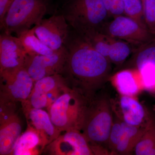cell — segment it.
I'll list each match as a JSON object with an SVG mask.
<instances>
[{"mask_svg":"<svg viewBox=\"0 0 155 155\" xmlns=\"http://www.w3.org/2000/svg\"><path fill=\"white\" fill-rule=\"evenodd\" d=\"M65 46L67 58L63 75L71 87L91 98L108 80L111 62L72 29Z\"/></svg>","mask_w":155,"mask_h":155,"instance_id":"6da1fadb","label":"cell"},{"mask_svg":"<svg viewBox=\"0 0 155 155\" xmlns=\"http://www.w3.org/2000/svg\"><path fill=\"white\" fill-rule=\"evenodd\" d=\"M113 108L106 95L88 99L81 127L83 134L94 154L99 153L104 146H107L113 122Z\"/></svg>","mask_w":155,"mask_h":155,"instance_id":"7a4b0ae2","label":"cell"},{"mask_svg":"<svg viewBox=\"0 0 155 155\" xmlns=\"http://www.w3.org/2000/svg\"><path fill=\"white\" fill-rule=\"evenodd\" d=\"M61 14L78 34L101 31L109 14L102 0H67Z\"/></svg>","mask_w":155,"mask_h":155,"instance_id":"3957f363","label":"cell"},{"mask_svg":"<svg viewBox=\"0 0 155 155\" xmlns=\"http://www.w3.org/2000/svg\"><path fill=\"white\" fill-rule=\"evenodd\" d=\"M87 99L68 86L47 108L51 120L61 132L81 130Z\"/></svg>","mask_w":155,"mask_h":155,"instance_id":"277c9868","label":"cell"},{"mask_svg":"<svg viewBox=\"0 0 155 155\" xmlns=\"http://www.w3.org/2000/svg\"><path fill=\"white\" fill-rule=\"evenodd\" d=\"M51 7V0H14L0 21L2 33L19 36L40 22Z\"/></svg>","mask_w":155,"mask_h":155,"instance_id":"5b68a950","label":"cell"},{"mask_svg":"<svg viewBox=\"0 0 155 155\" xmlns=\"http://www.w3.org/2000/svg\"><path fill=\"white\" fill-rule=\"evenodd\" d=\"M101 32L113 38L139 46L155 38V35L147 27L122 15L106 23Z\"/></svg>","mask_w":155,"mask_h":155,"instance_id":"8992f818","label":"cell"},{"mask_svg":"<svg viewBox=\"0 0 155 155\" xmlns=\"http://www.w3.org/2000/svg\"><path fill=\"white\" fill-rule=\"evenodd\" d=\"M67 58L64 46L48 55L26 54L23 67L35 82L47 76L63 74Z\"/></svg>","mask_w":155,"mask_h":155,"instance_id":"52a82bcc","label":"cell"},{"mask_svg":"<svg viewBox=\"0 0 155 155\" xmlns=\"http://www.w3.org/2000/svg\"><path fill=\"white\" fill-rule=\"evenodd\" d=\"M63 74L47 76L35 81L28 99L22 106L36 108H47L69 85Z\"/></svg>","mask_w":155,"mask_h":155,"instance_id":"ba28073f","label":"cell"},{"mask_svg":"<svg viewBox=\"0 0 155 155\" xmlns=\"http://www.w3.org/2000/svg\"><path fill=\"white\" fill-rule=\"evenodd\" d=\"M0 104V155H12L22 134V123L16 112V103Z\"/></svg>","mask_w":155,"mask_h":155,"instance_id":"9c48e42d","label":"cell"},{"mask_svg":"<svg viewBox=\"0 0 155 155\" xmlns=\"http://www.w3.org/2000/svg\"><path fill=\"white\" fill-rule=\"evenodd\" d=\"M32 28L36 36L53 51L65 46L71 28L62 14L43 19Z\"/></svg>","mask_w":155,"mask_h":155,"instance_id":"30bf717a","label":"cell"},{"mask_svg":"<svg viewBox=\"0 0 155 155\" xmlns=\"http://www.w3.org/2000/svg\"><path fill=\"white\" fill-rule=\"evenodd\" d=\"M0 78L1 99L21 103L28 99L35 82L24 67L0 74Z\"/></svg>","mask_w":155,"mask_h":155,"instance_id":"8fae6325","label":"cell"},{"mask_svg":"<svg viewBox=\"0 0 155 155\" xmlns=\"http://www.w3.org/2000/svg\"><path fill=\"white\" fill-rule=\"evenodd\" d=\"M44 151L49 155H94L87 140L81 131L77 130L61 132Z\"/></svg>","mask_w":155,"mask_h":155,"instance_id":"7c38bea8","label":"cell"},{"mask_svg":"<svg viewBox=\"0 0 155 155\" xmlns=\"http://www.w3.org/2000/svg\"><path fill=\"white\" fill-rule=\"evenodd\" d=\"M26 53L19 38L2 33L0 35V74L14 72L24 66Z\"/></svg>","mask_w":155,"mask_h":155,"instance_id":"4fadbf2b","label":"cell"},{"mask_svg":"<svg viewBox=\"0 0 155 155\" xmlns=\"http://www.w3.org/2000/svg\"><path fill=\"white\" fill-rule=\"evenodd\" d=\"M23 113L28 125L33 127L41 134L47 140L48 145L61 134L53 124L48 111L43 109H36L22 106Z\"/></svg>","mask_w":155,"mask_h":155,"instance_id":"5bb4252c","label":"cell"},{"mask_svg":"<svg viewBox=\"0 0 155 155\" xmlns=\"http://www.w3.org/2000/svg\"><path fill=\"white\" fill-rule=\"evenodd\" d=\"M122 121L129 125L145 127L152 117L143 106L133 97L122 95L119 101Z\"/></svg>","mask_w":155,"mask_h":155,"instance_id":"9a60e30c","label":"cell"},{"mask_svg":"<svg viewBox=\"0 0 155 155\" xmlns=\"http://www.w3.org/2000/svg\"><path fill=\"white\" fill-rule=\"evenodd\" d=\"M48 145L47 140L41 133L28 125L19 137L12 155L40 154Z\"/></svg>","mask_w":155,"mask_h":155,"instance_id":"2e32d148","label":"cell"},{"mask_svg":"<svg viewBox=\"0 0 155 155\" xmlns=\"http://www.w3.org/2000/svg\"><path fill=\"white\" fill-rule=\"evenodd\" d=\"M112 81L122 95L134 96L143 87L139 71L136 69L119 71L114 75Z\"/></svg>","mask_w":155,"mask_h":155,"instance_id":"e0dca14e","label":"cell"},{"mask_svg":"<svg viewBox=\"0 0 155 155\" xmlns=\"http://www.w3.org/2000/svg\"><path fill=\"white\" fill-rule=\"evenodd\" d=\"M123 129L122 138L113 153L115 154H129L134 150L145 127L129 125L121 120Z\"/></svg>","mask_w":155,"mask_h":155,"instance_id":"ac0fdd59","label":"cell"},{"mask_svg":"<svg viewBox=\"0 0 155 155\" xmlns=\"http://www.w3.org/2000/svg\"><path fill=\"white\" fill-rule=\"evenodd\" d=\"M17 37L26 54L48 55L55 51L38 38L35 33L33 28L23 31Z\"/></svg>","mask_w":155,"mask_h":155,"instance_id":"d6986e66","label":"cell"},{"mask_svg":"<svg viewBox=\"0 0 155 155\" xmlns=\"http://www.w3.org/2000/svg\"><path fill=\"white\" fill-rule=\"evenodd\" d=\"M134 150L137 155H155V121L153 118H152L147 125Z\"/></svg>","mask_w":155,"mask_h":155,"instance_id":"ffe728a7","label":"cell"},{"mask_svg":"<svg viewBox=\"0 0 155 155\" xmlns=\"http://www.w3.org/2000/svg\"><path fill=\"white\" fill-rule=\"evenodd\" d=\"M132 61L134 69L138 71L147 64H155V38L139 47Z\"/></svg>","mask_w":155,"mask_h":155,"instance_id":"44dd1931","label":"cell"},{"mask_svg":"<svg viewBox=\"0 0 155 155\" xmlns=\"http://www.w3.org/2000/svg\"><path fill=\"white\" fill-rule=\"evenodd\" d=\"M129 44L124 41L113 38L108 57L111 64L119 65L124 63L131 53Z\"/></svg>","mask_w":155,"mask_h":155,"instance_id":"7402d4cb","label":"cell"},{"mask_svg":"<svg viewBox=\"0 0 155 155\" xmlns=\"http://www.w3.org/2000/svg\"><path fill=\"white\" fill-rule=\"evenodd\" d=\"M123 1L124 14H125V16L134 19L140 25L147 27L143 17L142 1L123 0Z\"/></svg>","mask_w":155,"mask_h":155,"instance_id":"603a6c76","label":"cell"},{"mask_svg":"<svg viewBox=\"0 0 155 155\" xmlns=\"http://www.w3.org/2000/svg\"><path fill=\"white\" fill-rule=\"evenodd\" d=\"M139 71L143 88L149 90H155V64H147Z\"/></svg>","mask_w":155,"mask_h":155,"instance_id":"cb8c5ba5","label":"cell"},{"mask_svg":"<svg viewBox=\"0 0 155 155\" xmlns=\"http://www.w3.org/2000/svg\"><path fill=\"white\" fill-rule=\"evenodd\" d=\"M143 17L147 27L155 34V0H142Z\"/></svg>","mask_w":155,"mask_h":155,"instance_id":"d4e9b609","label":"cell"},{"mask_svg":"<svg viewBox=\"0 0 155 155\" xmlns=\"http://www.w3.org/2000/svg\"><path fill=\"white\" fill-rule=\"evenodd\" d=\"M123 129L121 119L119 118L114 119L113 125L109 135L107 147L112 153L114 152L117 145L122 138Z\"/></svg>","mask_w":155,"mask_h":155,"instance_id":"484cf974","label":"cell"},{"mask_svg":"<svg viewBox=\"0 0 155 155\" xmlns=\"http://www.w3.org/2000/svg\"><path fill=\"white\" fill-rule=\"evenodd\" d=\"M109 15L114 17L124 14L123 0H102Z\"/></svg>","mask_w":155,"mask_h":155,"instance_id":"4316f807","label":"cell"},{"mask_svg":"<svg viewBox=\"0 0 155 155\" xmlns=\"http://www.w3.org/2000/svg\"><path fill=\"white\" fill-rule=\"evenodd\" d=\"M14 0H0V21L2 20L6 12Z\"/></svg>","mask_w":155,"mask_h":155,"instance_id":"83f0119b","label":"cell"},{"mask_svg":"<svg viewBox=\"0 0 155 155\" xmlns=\"http://www.w3.org/2000/svg\"><path fill=\"white\" fill-rule=\"evenodd\" d=\"M153 95H154V96L155 97V92L154 93Z\"/></svg>","mask_w":155,"mask_h":155,"instance_id":"f1b7e54d","label":"cell"},{"mask_svg":"<svg viewBox=\"0 0 155 155\" xmlns=\"http://www.w3.org/2000/svg\"></svg>","mask_w":155,"mask_h":155,"instance_id":"f546056e","label":"cell"}]
</instances>
